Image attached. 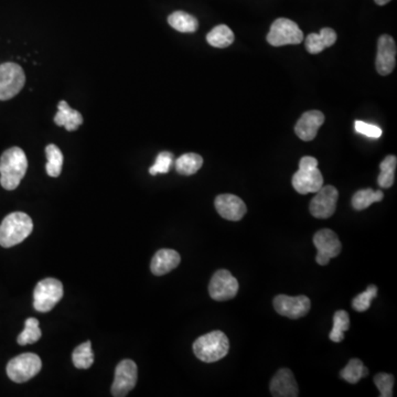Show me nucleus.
I'll use <instances>...</instances> for the list:
<instances>
[{
  "label": "nucleus",
  "mask_w": 397,
  "mask_h": 397,
  "mask_svg": "<svg viewBox=\"0 0 397 397\" xmlns=\"http://www.w3.org/2000/svg\"><path fill=\"white\" fill-rule=\"evenodd\" d=\"M28 169L25 152L19 147L7 149L0 157V184L3 189L18 188Z\"/></svg>",
  "instance_id": "obj_1"
},
{
  "label": "nucleus",
  "mask_w": 397,
  "mask_h": 397,
  "mask_svg": "<svg viewBox=\"0 0 397 397\" xmlns=\"http://www.w3.org/2000/svg\"><path fill=\"white\" fill-rule=\"evenodd\" d=\"M33 230V220L28 214L24 212L9 214L0 224V245L9 249L21 243Z\"/></svg>",
  "instance_id": "obj_2"
},
{
  "label": "nucleus",
  "mask_w": 397,
  "mask_h": 397,
  "mask_svg": "<svg viewBox=\"0 0 397 397\" xmlns=\"http://www.w3.org/2000/svg\"><path fill=\"white\" fill-rule=\"evenodd\" d=\"M230 342L225 333L216 330L197 338L193 344L195 357L202 362L213 363L229 353Z\"/></svg>",
  "instance_id": "obj_3"
},
{
  "label": "nucleus",
  "mask_w": 397,
  "mask_h": 397,
  "mask_svg": "<svg viewBox=\"0 0 397 397\" xmlns=\"http://www.w3.org/2000/svg\"><path fill=\"white\" fill-rule=\"evenodd\" d=\"M292 186L300 195L316 193L324 186V177L316 158L306 156L299 161V169L292 177Z\"/></svg>",
  "instance_id": "obj_4"
},
{
  "label": "nucleus",
  "mask_w": 397,
  "mask_h": 397,
  "mask_svg": "<svg viewBox=\"0 0 397 397\" xmlns=\"http://www.w3.org/2000/svg\"><path fill=\"white\" fill-rule=\"evenodd\" d=\"M62 297V283L55 279H44L35 286L33 307L39 312H49Z\"/></svg>",
  "instance_id": "obj_5"
},
{
  "label": "nucleus",
  "mask_w": 397,
  "mask_h": 397,
  "mask_svg": "<svg viewBox=\"0 0 397 397\" xmlns=\"http://www.w3.org/2000/svg\"><path fill=\"white\" fill-rule=\"evenodd\" d=\"M25 71L19 64L12 62L0 64V100L15 98L25 87Z\"/></svg>",
  "instance_id": "obj_6"
},
{
  "label": "nucleus",
  "mask_w": 397,
  "mask_h": 397,
  "mask_svg": "<svg viewBox=\"0 0 397 397\" xmlns=\"http://www.w3.org/2000/svg\"><path fill=\"white\" fill-rule=\"evenodd\" d=\"M42 368L40 358L35 353L20 354L9 361L7 374L15 383H25L35 378Z\"/></svg>",
  "instance_id": "obj_7"
},
{
  "label": "nucleus",
  "mask_w": 397,
  "mask_h": 397,
  "mask_svg": "<svg viewBox=\"0 0 397 397\" xmlns=\"http://www.w3.org/2000/svg\"><path fill=\"white\" fill-rule=\"evenodd\" d=\"M303 41V33L299 26L287 18L276 19L267 35V42L273 46L299 44Z\"/></svg>",
  "instance_id": "obj_8"
},
{
  "label": "nucleus",
  "mask_w": 397,
  "mask_h": 397,
  "mask_svg": "<svg viewBox=\"0 0 397 397\" xmlns=\"http://www.w3.org/2000/svg\"><path fill=\"white\" fill-rule=\"evenodd\" d=\"M238 279L227 270H220L212 276L209 294L216 301H227L236 297L238 292Z\"/></svg>",
  "instance_id": "obj_9"
},
{
  "label": "nucleus",
  "mask_w": 397,
  "mask_h": 397,
  "mask_svg": "<svg viewBox=\"0 0 397 397\" xmlns=\"http://www.w3.org/2000/svg\"><path fill=\"white\" fill-rule=\"evenodd\" d=\"M339 192L333 186H322L310 202V213L317 219H328L335 214Z\"/></svg>",
  "instance_id": "obj_10"
},
{
  "label": "nucleus",
  "mask_w": 397,
  "mask_h": 397,
  "mask_svg": "<svg viewBox=\"0 0 397 397\" xmlns=\"http://www.w3.org/2000/svg\"><path fill=\"white\" fill-rule=\"evenodd\" d=\"M314 244L318 251L317 263L321 266L327 265L331 258L338 256L342 249L338 236L329 229L318 231L314 236Z\"/></svg>",
  "instance_id": "obj_11"
},
{
  "label": "nucleus",
  "mask_w": 397,
  "mask_h": 397,
  "mask_svg": "<svg viewBox=\"0 0 397 397\" xmlns=\"http://www.w3.org/2000/svg\"><path fill=\"white\" fill-rule=\"evenodd\" d=\"M137 365L132 360H123L122 362H119L112 385L113 396H126L137 383Z\"/></svg>",
  "instance_id": "obj_12"
},
{
  "label": "nucleus",
  "mask_w": 397,
  "mask_h": 397,
  "mask_svg": "<svg viewBox=\"0 0 397 397\" xmlns=\"http://www.w3.org/2000/svg\"><path fill=\"white\" fill-rule=\"evenodd\" d=\"M310 307L311 301L307 296L290 297L286 294H279L274 299L276 312L290 319L303 318L308 314Z\"/></svg>",
  "instance_id": "obj_13"
},
{
  "label": "nucleus",
  "mask_w": 397,
  "mask_h": 397,
  "mask_svg": "<svg viewBox=\"0 0 397 397\" xmlns=\"http://www.w3.org/2000/svg\"><path fill=\"white\" fill-rule=\"evenodd\" d=\"M396 42L389 35H383L378 41L376 67L378 74L389 76L396 65Z\"/></svg>",
  "instance_id": "obj_14"
},
{
  "label": "nucleus",
  "mask_w": 397,
  "mask_h": 397,
  "mask_svg": "<svg viewBox=\"0 0 397 397\" xmlns=\"http://www.w3.org/2000/svg\"><path fill=\"white\" fill-rule=\"evenodd\" d=\"M216 211L223 219L229 221H240L247 212L244 201L234 195H220L214 201Z\"/></svg>",
  "instance_id": "obj_15"
},
{
  "label": "nucleus",
  "mask_w": 397,
  "mask_h": 397,
  "mask_svg": "<svg viewBox=\"0 0 397 397\" xmlns=\"http://www.w3.org/2000/svg\"><path fill=\"white\" fill-rule=\"evenodd\" d=\"M324 123V115L320 111H308L303 113L294 126L296 135L303 141H314L319 128Z\"/></svg>",
  "instance_id": "obj_16"
},
{
  "label": "nucleus",
  "mask_w": 397,
  "mask_h": 397,
  "mask_svg": "<svg viewBox=\"0 0 397 397\" xmlns=\"http://www.w3.org/2000/svg\"><path fill=\"white\" fill-rule=\"evenodd\" d=\"M270 389L275 397H297L299 394L297 382L288 369H281L276 373L270 381Z\"/></svg>",
  "instance_id": "obj_17"
},
{
  "label": "nucleus",
  "mask_w": 397,
  "mask_h": 397,
  "mask_svg": "<svg viewBox=\"0 0 397 397\" xmlns=\"http://www.w3.org/2000/svg\"><path fill=\"white\" fill-rule=\"evenodd\" d=\"M180 262H182V257L178 252L173 251V249H159L152 257L150 270L154 275H166L178 267Z\"/></svg>",
  "instance_id": "obj_18"
},
{
  "label": "nucleus",
  "mask_w": 397,
  "mask_h": 397,
  "mask_svg": "<svg viewBox=\"0 0 397 397\" xmlns=\"http://www.w3.org/2000/svg\"><path fill=\"white\" fill-rule=\"evenodd\" d=\"M337 41V33L331 28H322L319 33H310L305 40L306 49L309 53L318 54L333 46Z\"/></svg>",
  "instance_id": "obj_19"
},
{
  "label": "nucleus",
  "mask_w": 397,
  "mask_h": 397,
  "mask_svg": "<svg viewBox=\"0 0 397 397\" xmlns=\"http://www.w3.org/2000/svg\"><path fill=\"white\" fill-rule=\"evenodd\" d=\"M57 115L54 116V123L58 126L65 127L68 132H74L83 124V116L80 112L72 109L65 100H61L58 105Z\"/></svg>",
  "instance_id": "obj_20"
},
{
  "label": "nucleus",
  "mask_w": 397,
  "mask_h": 397,
  "mask_svg": "<svg viewBox=\"0 0 397 397\" xmlns=\"http://www.w3.org/2000/svg\"><path fill=\"white\" fill-rule=\"evenodd\" d=\"M168 24L179 33H192L197 31L199 22L192 15L184 11H175L168 17Z\"/></svg>",
  "instance_id": "obj_21"
},
{
  "label": "nucleus",
  "mask_w": 397,
  "mask_h": 397,
  "mask_svg": "<svg viewBox=\"0 0 397 397\" xmlns=\"http://www.w3.org/2000/svg\"><path fill=\"white\" fill-rule=\"evenodd\" d=\"M234 33L227 25L216 26L206 35L208 44L220 49L230 46L234 42Z\"/></svg>",
  "instance_id": "obj_22"
},
{
  "label": "nucleus",
  "mask_w": 397,
  "mask_h": 397,
  "mask_svg": "<svg viewBox=\"0 0 397 397\" xmlns=\"http://www.w3.org/2000/svg\"><path fill=\"white\" fill-rule=\"evenodd\" d=\"M203 165V158L200 155L189 154L182 155L176 161L177 173H180L182 176H191L200 170Z\"/></svg>",
  "instance_id": "obj_23"
},
{
  "label": "nucleus",
  "mask_w": 397,
  "mask_h": 397,
  "mask_svg": "<svg viewBox=\"0 0 397 397\" xmlns=\"http://www.w3.org/2000/svg\"><path fill=\"white\" fill-rule=\"evenodd\" d=\"M384 195L381 190L374 191L373 189H363L355 192L352 197V206L358 211L368 209L372 203L381 202Z\"/></svg>",
  "instance_id": "obj_24"
},
{
  "label": "nucleus",
  "mask_w": 397,
  "mask_h": 397,
  "mask_svg": "<svg viewBox=\"0 0 397 397\" xmlns=\"http://www.w3.org/2000/svg\"><path fill=\"white\" fill-rule=\"evenodd\" d=\"M397 158L396 156H387L380 165L381 173L378 177V186L384 189H389L394 184L395 170H396Z\"/></svg>",
  "instance_id": "obj_25"
},
{
  "label": "nucleus",
  "mask_w": 397,
  "mask_h": 397,
  "mask_svg": "<svg viewBox=\"0 0 397 397\" xmlns=\"http://www.w3.org/2000/svg\"><path fill=\"white\" fill-rule=\"evenodd\" d=\"M46 155L48 164L46 166V173L52 178H57L61 175L63 166V155L59 147L53 143L46 147Z\"/></svg>",
  "instance_id": "obj_26"
},
{
  "label": "nucleus",
  "mask_w": 397,
  "mask_h": 397,
  "mask_svg": "<svg viewBox=\"0 0 397 397\" xmlns=\"http://www.w3.org/2000/svg\"><path fill=\"white\" fill-rule=\"evenodd\" d=\"M350 328V317L344 310H338L333 316V327L330 333V340L335 344L342 342L344 339V333Z\"/></svg>",
  "instance_id": "obj_27"
},
{
  "label": "nucleus",
  "mask_w": 397,
  "mask_h": 397,
  "mask_svg": "<svg viewBox=\"0 0 397 397\" xmlns=\"http://www.w3.org/2000/svg\"><path fill=\"white\" fill-rule=\"evenodd\" d=\"M368 369L365 368L362 361L359 359H352L340 372L341 378L350 384H357L361 378L368 376Z\"/></svg>",
  "instance_id": "obj_28"
},
{
  "label": "nucleus",
  "mask_w": 397,
  "mask_h": 397,
  "mask_svg": "<svg viewBox=\"0 0 397 397\" xmlns=\"http://www.w3.org/2000/svg\"><path fill=\"white\" fill-rule=\"evenodd\" d=\"M72 361L76 368L89 369L94 363V354L92 351V344L89 341L76 346L72 354Z\"/></svg>",
  "instance_id": "obj_29"
},
{
  "label": "nucleus",
  "mask_w": 397,
  "mask_h": 397,
  "mask_svg": "<svg viewBox=\"0 0 397 397\" xmlns=\"http://www.w3.org/2000/svg\"><path fill=\"white\" fill-rule=\"evenodd\" d=\"M40 328H39V321L35 318H29L26 320L25 329L20 333L19 337L17 339L20 346H27V344H35L41 338Z\"/></svg>",
  "instance_id": "obj_30"
},
{
  "label": "nucleus",
  "mask_w": 397,
  "mask_h": 397,
  "mask_svg": "<svg viewBox=\"0 0 397 397\" xmlns=\"http://www.w3.org/2000/svg\"><path fill=\"white\" fill-rule=\"evenodd\" d=\"M378 294V287L370 285L367 290L358 294L352 301V307L358 312H364L371 307V301L376 297Z\"/></svg>",
  "instance_id": "obj_31"
},
{
  "label": "nucleus",
  "mask_w": 397,
  "mask_h": 397,
  "mask_svg": "<svg viewBox=\"0 0 397 397\" xmlns=\"http://www.w3.org/2000/svg\"><path fill=\"white\" fill-rule=\"evenodd\" d=\"M173 164V155L169 152H162L158 155L154 166L149 168V173L152 176H156L158 173H167L170 170Z\"/></svg>",
  "instance_id": "obj_32"
},
{
  "label": "nucleus",
  "mask_w": 397,
  "mask_h": 397,
  "mask_svg": "<svg viewBox=\"0 0 397 397\" xmlns=\"http://www.w3.org/2000/svg\"><path fill=\"white\" fill-rule=\"evenodd\" d=\"M374 383L380 391L381 397L393 396V385H394V378L387 373H378L374 376Z\"/></svg>",
  "instance_id": "obj_33"
},
{
  "label": "nucleus",
  "mask_w": 397,
  "mask_h": 397,
  "mask_svg": "<svg viewBox=\"0 0 397 397\" xmlns=\"http://www.w3.org/2000/svg\"><path fill=\"white\" fill-rule=\"evenodd\" d=\"M354 128L359 134L367 136L370 138H380L383 134L381 128L376 125L368 124V123L362 122V121H357L354 123Z\"/></svg>",
  "instance_id": "obj_34"
},
{
  "label": "nucleus",
  "mask_w": 397,
  "mask_h": 397,
  "mask_svg": "<svg viewBox=\"0 0 397 397\" xmlns=\"http://www.w3.org/2000/svg\"><path fill=\"white\" fill-rule=\"evenodd\" d=\"M374 1H376V5L384 6L389 3L391 0H374Z\"/></svg>",
  "instance_id": "obj_35"
}]
</instances>
